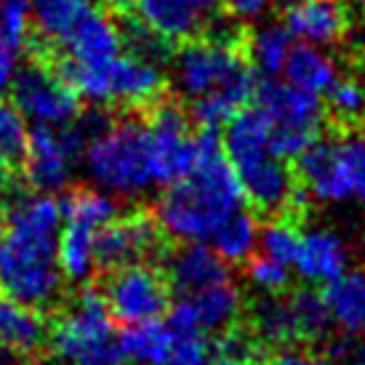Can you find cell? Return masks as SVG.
<instances>
[{
	"label": "cell",
	"mask_w": 365,
	"mask_h": 365,
	"mask_svg": "<svg viewBox=\"0 0 365 365\" xmlns=\"http://www.w3.org/2000/svg\"><path fill=\"white\" fill-rule=\"evenodd\" d=\"M197 163L184 182L168 187L158 200L155 219L173 240L211 243L216 230L232 213L243 211V187L230 165L222 147V136L211 128H200L195 136Z\"/></svg>",
	"instance_id": "1"
},
{
	"label": "cell",
	"mask_w": 365,
	"mask_h": 365,
	"mask_svg": "<svg viewBox=\"0 0 365 365\" xmlns=\"http://www.w3.org/2000/svg\"><path fill=\"white\" fill-rule=\"evenodd\" d=\"M38 59H46L59 78L78 99L91 102V107H155L165 91V75L160 67L147 64L131 53H120L118 59H110L93 67H78L70 61L59 59L53 53H35Z\"/></svg>",
	"instance_id": "2"
},
{
	"label": "cell",
	"mask_w": 365,
	"mask_h": 365,
	"mask_svg": "<svg viewBox=\"0 0 365 365\" xmlns=\"http://www.w3.org/2000/svg\"><path fill=\"white\" fill-rule=\"evenodd\" d=\"M48 349L61 365H120V336L99 288L78 291L48 331Z\"/></svg>",
	"instance_id": "3"
},
{
	"label": "cell",
	"mask_w": 365,
	"mask_h": 365,
	"mask_svg": "<svg viewBox=\"0 0 365 365\" xmlns=\"http://www.w3.org/2000/svg\"><path fill=\"white\" fill-rule=\"evenodd\" d=\"M86 171L102 190L123 197H136L153 184L147 123L123 118L86 144Z\"/></svg>",
	"instance_id": "4"
},
{
	"label": "cell",
	"mask_w": 365,
	"mask_h": 365,
	"mask_svg": "<svg viewBox=\"0 0 365 365\" xmlns=\"http://www.w3.org/2000/svg\"><path fill=\"white\" fill-rule=\"evenodd\" d=\"M256 107L272 123L269 153L277 160H299L320 139L325 115L320 96L299 91L288 83L264 81L256 91Z\"/></svg>",
	"instance_id": "5"
},
{
	"label": "cell",
	"mask_w": 365,
	"mask_h": 365,
	"mask_svg": "<svg viewBox=\"0 0 365 365\" xmlns=\"http://www.w3.org/2000/svg\"><path fill=\"white\" fill-rule=\"evenodd\" d=\"M11 102L24 120L46 128H67L81 115V99L46 59L27 61L11 83Z\"/></svg>",
	"instance_id": "6"
},
{
	"label": "cell",
	"mask_w": 365,
	"mask_h": 365,
	"mask_svg": "<svg viewBox=\"0 0 365 365\" xmlns=\"http://www.w3.org/2000/svg\"><path fill=\"white\" fill-rule=\"evenodd\" d=\"M190 112L179 102H160L147 112V136H150V171L155 184L184 182L195 171L197 163V144L190 131Z\"/></svg>",
	"instance_id": "7"
},
{
	"label": "cell",
	"mask_w": 365,
	"mask_h": 365,
	"mask_svg": "<svg viewBox=\"0 0 365 365\" xmlns=\"http://www.w3.org/2000/svg\"><path fill=\"white\" fill-rule=\"evenodd\" d=\"M99 291L110 317L125 328L160 320L171 304V288L165 283V274L153 264H131L110 272Z\"/></svg>",
	"instance_id": "8"
},
{
	"label": "cell",
	"mask_w": 365,
	"mask_h": 365,
	"mask_svg": "<svg viewBox=\"0 0 365 365\" xmlns=\"http://www.w3.org/2000/svg\"><path fill=\"white\" fill-rule=\"evenodd\" d=\"M243 46L208 41V38L184 43L182 51L173 56L176 91L182 93L184 99L197 102L216 88H222L224 83H230L237 72H243L248 67Z\"/></svg>",
	"instance_id": "9"
},
{
	"label": "cell",
	"mask_w": 365,
	"mask_h": 365,
	"mask_svg": "<svg viewBox=\"0 0 365 365\" xmlns=\"http://www.w3.org/2000/svg\"><path fill=\"white\" fill-rule=\"evenodd\" d=\"M163 230L158 219L147 211H133L102 227L93 240V267L110 274L131 264H144L150 256L165 254Z\"/></svg>",
	"instance_id": "10"
},
{
	"label": "cell",
	"mask_w": 365,
	"mask_h": 365,
	"mask_svg": "<svg viewBox=\"0 0 365 365\" xmlns=\"http://www.w3.org/2000/svg\"><path fill=\"white\" fill-rule=\"evenodd\" d=\"M86 153V142L72 125L67 128H46L35 125L27 139L24 155V179L38 192H53L70 182L75 163Z\"/></svg>",
	"instance_id": "11"
},
{
	"label": "cell",
	"mask_w": 365,
	"mask_h": 365,
	"mask_svg": "<svg viewBox=\"0 0 365 365\" xmlns=\"http://www.w3.org/2000/svg\"><path fill=\"white\" fill-rule=\"evenodd\" d=\"M243 312V296L232 283L216 285L197 296L176 299L168 309V328L173 334H224L235 328Z\"/></svg>",
	"instance_id": "12"
},
{
	"label": "cell",
	"mask_w": 365,
	"mask_h": 365,
	"mask_svg": "<svg viewBox=\"0 0 365 365\" xmlns=\"http://www.w3.org/2000/svg\"><path fill=\"white\" fill-rule=\"evenodd\" d=\"M219 0H139L136 14L168 43H192L203 38L216 16Z\"/></svg>",
	"instance_id": "13"
},
{
	"label": "cell",
	"mask_w": 365,
	"mask_h": 365,
	"mask_svg": "<svg viewBox=\"0 0 365 365\" xmlns=\"http://www.w3.org/2000/svg\"><path fill=\"white\" fill-rule=\"evenodd\" d=\"M165 267V283L171 294L179 299L197 296L203 291H211L216 285L230 283V267L216 256L211 245L203 243H187L176 251H168L163 259Z\"/></svg>",
	"instance_id": "14"
},
{
	"label": "cell",
	"mask_w": 365,
	"mask_h": 365,
	"mask_svg": "<svg viewBox=\"0 0 365 365\" xmlns=\"http://www.w3.org/2000/svg\"><path fill=\"white\" fill-rule=\"evenodd\" d=\"M123 48L120 27L118 21H112L107 14L88 9L81 16V21L72 27V32L64 38L59 51H41L53 53L59 59L78 64V67H93V64H104L110 59H118Z\"/></svg>",
	"instance_id": "15"
},
{
	"label": "cell",
	"mask_w": 365,
	"mask_h": 365,
	"mask_svg": "<svg viewBox=\"0 0 365 365\" xmlns=\"http://www.w3.org/2000/svg\"><path fill=\"white\" fill-rule=\"evenodd\" d=\"M237 179L243 187V197L259 213H283L291 205V197L299 190L296 171L288 168L285 160L267 155L262 160L237 168Z\"/></svg>",
	"instance_id": "16"
},
{
	"label": "cell",
	"mask_w": 365,
	"mask_h": 365,
	"mask_svg": "<svg viewBox=\"0 0 365 365\" xmlns=\"http://www.w3.org/2000/svg\"><path fill=\"white\" fill-rule=\"evenodd\" d=\"M285 30L307 46L336 43L346 30L341 0H296L285 11Z\"/></svg>",
	"instance_id": "17"
},
{
	"label": "cell",
	"mask_w": 365,
	"mask_h": 365,
	"mask_svg": "<svg viewBox=\"0 0 365 365\" xmlns=\"http://www.w3.org/2000/svg\"><path fill=\"white\" fill-rule=\"evenodd\" d=\"M346 245L331 230H312L302 235L296 254V274L309 285H331L346 269Z\"/></svg>",
	"instance_id": "18"
},
{
	"label": "cell",
	"mask_w": 365,
	"mask_h": 365,
	"mask_svg": "<svg viewBox=\"0 0 365 365\" xmlns=\"http://www.w3.org/2000/svg\"><path fill=\"white\" fill-rule=\"evenodd\" d=\"M269 142H272V123L259 107H245L240 115H235L222 136L224 155L235 171L272 155Z\"/></svg>",
	"instance_id": "19"
},
{
	"label": "cell",
	"mask_w": 365,
	"mask_h": 365,
	"mask_svg": "<svg viewBox=\"0 0 365 365\" xmlns=\"http://www.w3.org/2000/svg\"><path fill=\"white\" fill-rule=\"evenodd\" d=\"M256 91H259V81H256L254 70L245 67L230 83H224L222 88H216L213 93L192 102L190 118L195 123H200L203 128L216 131L219 125H227L232 120L235 115H240L251 102H256Z\"/></svg>",
	"instance_id": "20"
},
{
	"label": "cell",
	"mask_w": 365,
	"mask_h": 365,
	"mask_svg": "<svg viewBox=\"0 0 365 365\" xmlns=\"http://www.w3.org/2000/svg\"><path fill=\"white\" fill-rule=\"evenodd\" d=\"M48 346V325L41 312L0 299V349L16 357H38Z\"/></svg>",
	"instance_id": "21"
},
{
	"label": "cell",
	"mask_w": 365,
	"mask_h": 365,
	"mask_svg": "<svg viewBox=\"0 0 365 365\" xmlns=\"http://www.w3.org/2000/svg\"><path fill=\"white\" fill-rule=\"evenodd\" d=\"M323 302L334 325L346 336H365V272L341 274L336 283L325 285Z\"/></svg>",
	"instance_id": "22"
},
{
	"label": "cell",
	"mask_w": 365,
	"mask_h": 365,
	"mask_svg": "<svg viewBox=\"0 0 365 365\" xmlns=\"http://www.w3.org/2000/svg\"><path fill=\"white\" fill-rule=\"evenodd\" d=\"M283 75L288 86H294L299 91H307L312 96H323L336 86V67L334 61L325 53H320L314 46L307 43H296L288 59H285Z\"/></svg>",
	"instance_id": "23"
},
{
	"label": "cell",
	"mask_w": 365,
	"mask_h": 365,
	"mask_svg": "<svg viewBox=\"0 0 365 365\" xmlns=\"http://www.w3.org/2000/svg\"><path fill=\"white\" fill-rule=\"evenodd\" d=\"M120 355L131 365H168L173 355V331L160 320L131 325L120 334Z\"/></svg>",
	"instance_id": "24"
},
{
	"label": "cell",
	"mask_w": 365,
	"mask_h": 365,
	"mask_svg": "<svg viewBox=\"0 0 365 365\" xmlns=\"http://www.w3.org/2000/svg\"><path fill=\"white\" fill-rule=\"evenodd\" d=\"M30 3L32 21L38 30L35 51H51V46H61L72 27L88 11V6H83L78 0H30Z\"/></svg>",
	"instance_id": "25"
},
{
	"label": "cell",
	"mask_w": 365,
	"mask_h": 365,
	"mask_svg": "<svg viewBox=\"0 0 365 365\" xmlns=\"http://www.w3.org/2000/svg\"><path fill=\"white\" fill-rule=\"evenodd\" d=\"M251 314L254 317H251L248 331L259 339L262 346H277V352H280V349H294V344H299L288 299L267 296L262 302H256Z\"/></svg>",
	"instance_id": "26"
},
{
	"label": "cell",
	"mask_w": 365,
	"mask_h": 365,
	"mask_svg": "<svg viewBox=\"0 0 365 365\" xmlns=\"http://www.w3.org/2000/svg\"><path fill=\"white\" fill-rule=\"evenodd\" d=\"M294 48L291 32L280 24H264L259 30L245 35V59L251 61L254 72L264 75L267 81H272L277 72H283L285 59Z\"/></svg>",
	"instance_id": "27"
},
{
	"label": "cell",
	"mask_w": 365,
	"mask_h": 365,
	"mask_svg": "<svg viewBox=\"0 0 365 365\" xmlns=\"http://www.w3.org/2000/svg\"><path fill=\"white\" fill-rule=\"evenodd\" d=\"M259 232L262 230L256 224L254 213L237 211L216 230V235L211 237V248L224 264H248L259 245Z\"/></svg>",
	"instance_id": "28"
},
{
	"label": "cell",
	"mask_w": 365,
	"mask_h": 365,
	"mask_svg": "<svg viewBox=\"0 0 365 365\" xmlns=\"http://www.w3.org/2000/svg\"><path fill=\"white\" fill-rule=\"evenodd\" d=\"M93 240H96V232L88 227L64 224L59 235V248H56V267L64 280L83 283L96 269L93 267Z\"/></svg>",
	"instance_id": "29"
},
{
	"label": "cell",
	"mask_w": 365,
	"mask_h": 365,
	"mask_svg": "<svg viewBox=\"0 0 365 365\" xmlns=\"http://www.w3.org/2000/svg\"><path fill=\"white\" fill-rule=\"evenodd\" d=\"M334 165L339 203H365V136H344L341 142H334Z\"/></svg>",
	"instance_id": "30"
},
{
	"label": "cell",
	"mask_w": 365,
	"mask_h": 365,
	"mask_svg": "<svg viewBox=\"0 0 365 365\" xmlns=\"http://www.w3.org/2000/svg\"><path fill=\"white\" fill-rule=\"evenodd\" d=\"M64 224H81L93 232L118 219V203L99 190H72L59 200Z\"/></svg>",
	"instance_id": "31"
},
{
	"label": "cell",
	"mask_w": 365,
	"mask_h": 365,
	"mask_svg": "<svg viewBox=\"0 0 365 365\" xmlns=\"http://www.w3.org/2000/svg\"><path fill=\"white\" fill-rule=\"evenodd\" d=\"M285 299L291 307L299 344H314V341H323L325 336L331 334L334 320H331V312L323 302V294H317L312 288H302V291H294Z\"/></svg>",
	"instance_id": "32"
},
{
	"label": "cell",
	"mask_w": 365,
	"mask_h": 365,
	"mask_svg": "<svg viewBox=\"0 0 365 365\" xmlns=\"http://www.w3.org/2000/svg\"><path fill=\"white\" fill-rule=\"evenodd\" d=\"M30 131L19 112L0 104V190H9L14 173L24 165Z\"/></svg>",
	"instance_id": "33"
},
{
	"label": "cell",
	"mask_w": 365,
	"mask_h": 365,
	"mask_svg": "<svg viewBox=\"0 0 365 365\" xmlns=\"http://www.w3.org/2000/svg\"><path fill=\"white\" fill-rule=\"evenodd\" d=\"M118 27H120L123 46L128 48L131 56L147 61V64H155V67H160V70H163V64H171L173 46L168 41H163L160 35L150 30L147 24H142L139 19H131V16H123V21Z\"/></svg>",
	"instance_id": "34"
},
{
	"label": "cell",
	"mask_w": 365,
	"mask_h": 365,
	"mask_svg": "<svg viewBox=\"0 0 365 365\" xmlns=\"http://www.w3.org/2000/svg\"><path fill=\"white\" fill-rule=\"evenodd\" d=\"M328 96V115L331 120L344 128H363L365 125V86L355 78L336 81V86L325 93Z\"/></svg>",
	"instance_id": "35"
},
{
	"label": "cell",
	"mask_w": 365,
	"mask_h": 365,
	"mask_svg": "<svg viewBox=\"0 0 365 365\" xmlns=\"http://www.w3.org/2000/svg\"><path fill=\"white\" fill-rule=\"evenodd\" d=\"M299 224L291 219H274L259 232V248L262 256L272 259V262L283 264V267H294L296 254H299Z\"/></svg>",
	"instance_id": "36"
},
{
	"label": "cell",
	"mask_w": 365,
	"mask_h": 365,
	"mask_svg": "<svg viewBox=\"0 0 365 365\" xmlns=\"http://www.w3.org/2000/svg\"><path fill=\"white\" fill-rule=\"evenodd\" d=\"M32 21V3L30 0H0V27L6 41L21 51V46L27 41Z\"/></svg>",
	"instance_id": "37"
},
{
	"label": "cell",
	"mask_w": 365,
	"mask_h": 365,
	"mask_svg": "<svg viewBox=\"0 0 365 365\" xmlns=\"http://www.w3.org/2000/svg\"><path fill=\"white\" fill-rule=\"evenodd\" d=\"M216 346L203 334H173V355L168 365H213Z\"/></svg>",
	"instance_id": "38"
},
{
	"label": "cell",
	"mask_w": 365,
	"mask_h": 365,
	"mask_svg": "<svg viewBox=\"0 0 365 365\" xmlns=\"http://www.w3.org/2000/svg\"><path fill=\"white\" fill-rule=\"evenodd\" d=\"M248 280H251L256 288H262V291H267L269 296H274L288 288L291 272H288V267H283V264H277V262H272V259H267V256L259 254L248 262Z\"/></svg>",
	"instance_id": "39"
},
{
	"label": "cell",
	"mask_w": 365,
	"mask_h": 365,
	"mask_svg": "<svg viewBox=\"0 0 365 365\" xmlns=\"http://www.w3.org/2000/svg\"><path fill=\"white\" fill-rule=\"evenodd\" d=\"M219 6L232 21H256L269 11L272 0H219Z\"/></svg>",
	"instance_id": "40"
},
{
	"label": "cell",
	"mask_w": 365,
	"mask_h": 365,
	"mask_svg": "<svg viewBox=\"0 0 365 365\" xmlns=\"http://www.w3.org/2000/svg\"><path fill=\"white\" fill-rule=\"evenodd\" d=\"M331 360L344 365H365V336L334 341L331 344Z\"/></svg>",
	"instance_id": "41"
},
{
	"label": "cell",
	"mask_w": 365,
	"mask_h": 365,
	"mask_svg": "<svg viewBox=\"0 0 365 365\" xmlns=\"http://www.w3.org/2000/svg\"><path fill=\"white\" fill-rule=\"evenodd\" d=\"M16 48L6 41L3 27H0V99L6 96V91H11V83L16 75Z\"/></svg>",
	"instance_id": "42"
},
{
	"label": "cell",
	"mask_w": 365,
	"mask_h": 365,
	"mask_svg": "<svg viewBox=\"0 0 365 365\" xmlns=\"http://www.w3.org/2000/svg\"><path fill=\"white\" fill-rule=\"evenodd\" d=\"M264 365H331V363H325L320 357L309 355L304 349H280V352H274V355L267 357Z\"/></svg>",
	"instance_id": "43"
},
{
	"label": "cell",
	"mask_w": 365,
	"mask_h": 365,
	"mask_svg": "<svg viewBox=\"0 0 365 365\" xmlns=\"http://www.w3.org/2000/svg\"><path fill=\"white\" fill-rule=\"evenodd\" d=\"M136 3H139V0H107V6H110L115 14H120V16H128V14L136 9Z\"/></svg>",
	"instance_id": "44"
},
{
	"label": "cell",
	"mask_w": 365,
	"mask_h": 365,
	"mask_svg": "<svg viewBox=\"0 0 365 365\" xmlns=\"http://www.w3.org/2000/svg\"><path fill=\"white\" fill-rule=\"evenodd\" d=\"M267 363V360H264ZM213 365H262V363H248V360H230V357H216Z\"/></svg>",
	"instance_id": "45"
},
{
	"label": "cell",
	"mask_w": 365,
	"mask_h": 365,
	"mask_svg": "<svg viewBox=\"0 0 365 365\" xmlns=\"http://www.w3.org/2000/svg\"><path fill=\"white\" fill-rule=\"evenodd\" d=\"M0 365H11V363H9V355H6L3 349H0Z\"/></svg>",
	"instance_id": "46"
},
{
	"label": "cell",
	"mask_w": 365,
	"mask_h": 365,
	"mask_svg": "<svg viewBox=\"0 0 365 365\" xmlns=\"http://www.w3.org/2000/svg\"><path fill=\"white\" fill-rule=\"evenodd\" d=\"M78 3H83V6H88V3H91V0H78Z\"/></svg>",
	"instance_id": "47"
},
{
	"label": "cell",
	"mask_w": 365,
	"mask_h": 365,
	"mask_svg": "<svg viewBox=\"0 0 365 365\" xmlns=\"http://www.w3.org/2000/svg\"><path fill=\"white\" fill-rule=\"evenodd\" d=\"M27 365H38V363H27Z\"/></svg>",
	"instance_id": "48"
}]
</instances>
